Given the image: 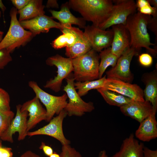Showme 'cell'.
<instances>
[{
  "mask_svg": "<svg viewBox=\"0 0 157 157\" xmlns=\"http://www.w3.org/2000/svg\"><path fill=\"white\" fill-rule=\"evenodd\" d=\"M70 8L80 13L86 21L98 27L109 17L113 10L111 0H70Z\"/></svg>",
  "mask_w": 157,
  "mask_h": 157,
  "instance_id": "cell-1",
  "label": "cell"
},
{
  "mask_svg": "<svg viewBox=\"0 0 157 157\" xmlns=\"http://www.w3.org/2000/svg\"><path fill=\"white\" fill-rule=\"evenodd\" d=\"M151 18V15L138 12L128 17L125 26L130 36V47L137 51L142 47L144 48L150 54L156 56L157 50L150 47L155 45L151 42L147 30L148 24Z\"/></svg>",
  "mask_w": 157,
  "mask_h": 157,
  "instance_id": "cell-2",
  "label": "cell"
},
{
  "mask_svg": "<svg viewBox=\"0 0 157 157\" xmlns=\"http://www.w3.org/2000/svg\"><path fill=\"white\" fill-rule=\"evenodd\" d=\"M99 55L92 49L85 54L72 59L73 76L77 81L99 79Z\"/></svg>",
  "mask_w": 157,
  "mask_h": 157,
  "instance_id": "cell-3",
  "label": "cell"
},
{
  "mask_svg": "<svg viewBox=\"0 0 157 157\" xmlns=\"http://www.w3.org/2000/svg\"><path fill=\"white\" fill-rule=\"evenodd\" d=\"M17 13L16 8H11L9 28L0 42V50L6 49L10 53L15 49L26 45L33 37L30 31L26 30L20 25L17 18Z\"/></svg>",
  "mask_w": 157,
  "mask_h": 157,
  "instance_id": "cell-4",
  "label": "cell"
},
{
  "mask_svg": "<svg viewBox=\"0 0 157 157\" xmlns=\"http://www.w3.org/2000/svg\"><path fill=\"white\" fill-rule=\"evenodd\" d=\"M66 79L67 84L63 90L66 92L68 101L64 110L67 115L81 117L86 113L92 111L94 109L93 103L83 101L76 91L73 74H71Z\"/></svg>",
  "mask_w": 157,
  "mask_h": 157,
  "instance_id": "cell-5",
  "label": "cell"
},
{
  "mask_svg": "<svg viewBox=\"0 0 157 157\" xmlns=\"http://www.w3.org/2000/svg\"><path fill=\"white\" fill-rule=\"evenodd\" d=\"M28 85L34 92L35 97L45 106L46 121L49 122L55 115H58L66 106L68 98L66 93L60 96L51 95L43 90L34 81H29Z\"/></svg>",
  "mask_w": 157,
  "mask_h": 157,
  "instance_id": "cell-6",
  "label": "cell"
},
{
  "mask_svg": "<svg viewBox=\"0 0 157 157\" xmlns=\"http://www.w3.org/2000/svg\"><path fill=\"white\" fill-rule=\"evenodd\" d=\"M46 63L48 65L55 66L57 70L56 76L47 81L44 87L58 92L61 90L63 79L66 78L73 71L72 59L57 54L48 57Z\"/></svg>",
  "mask_w": 157,
  "mask_h": 157,
  "instance_id": "cell-7",
  "label": "cell"
},
{
  "mask_svg": "<svg viewBox=\"0 0 157 157\" xmlns=\"http://www.w3.org/2000/svg\"><path fill=\"white\" fill-rule=\"evenodd\" d=\"M113 6L108 18L98 27L106 30L112 26L123 24L125 25L128 17L136 12L135 1L133 0H113Z\"/></svg>",
  "mask_w": 157,
  "mask_h": 157,
  "instance_id": "cell-8",
  "label": "cell"
},
{
  "mask_svg": "<svg viewBox=\"0 0 157 157\" xmlns=\"http://www.w3.org/2000/svg\"><path fill=\"white\" fill-rule=\"evenodd\" d=\"M138 51L130 47L118 58L115 66L106 73L107 78L118 79L130 83L133 79V75L130 69L131 61Z\"/></svg>",
  "mask_w": 157,
  "mask_h": 157,
  "instance_id": "cell-9",
  "label": "cell"
},
{
  "mask_svg": "<svg viewBox=\"0 0 157 157\" xmlns=\"http://www.w3.org/2000/svg\"><path fill=\"white\" fill-rule=\"evenodd\" d=\"M67 115V112L63 110L57 116L53 117L47 124L36 131L28 132L27 136L47 135L57 140L62 145L70 144V141L65 136L63 128V120Z\"/></svg>",
  "mask_w": 157,
  "mask_h": 157,
  "instance_id": "cell-10",
  "label": "cell"
},
{
  "mask_svg": "<svg viewBox=\"0 0 157 157\" xmlns=\"http://www.w3.org/2000/svg\"><path fill=\"white\" fill-rule=\"evenodd\" d=\"M21 106L20 104L16 106L15 116L13 119L7 129L1 137L0 139L1 140L13 143L14 142L13 135L17 132L18 133V140L19 141L24 140L27 136L28 113L26 111L21 112Z\"/></svg>",
  "mask_w": 157,
  "mask_h": 157,
  "instance_id": "cell-11",
  "label": "cell"
},
{
  "mask_svg": "<svg viewBox=\"0 0 157 157\" xmlns=\"http://www.w3.org/2000/svg\"><path fill=\"white\" fill-rule=\"evenodd\" d=\"M104 88L117 92L134 101H144L143 90L136 84H132L115 78H106Z\"/></svg>",
  "mask_w": 157,
  "mask_h": 157,
  "instance_id": "cell-12",
  "label": "cell"
},
{
  "mask_svg": "<svg viewBox=\"0 0 157 157\" xmlns=\"http://www.w3.org/2000/svg\"><path fill=\"white\" fill-rule=\"evenodd\" d=\"M84 34L89 41L92 49L100 52L104 49L110 47L112 42L113 33L112 30L101 29L93 25H88Z\"/></svg>",
  "mask_w": 157,
  "mask_h": 157,
  "instance_id": "cell-13",
  "label": "cell"
},
{
  "mask_svg": "<svg viewBox=\"0 0 157 157\" xmlns=\"http://www.w3.org/2000/svg\"><path fill=\"white\" fill-rule=\"evenodd\" d=\"M19 22L24 29L29 30L33 37L41 33H47L51 28H58L60 31L62 28V26L59 22L55 21L52 18L44 14Z\"/></svg>",
  "mask_w": 157,
  "mask_h": 157,
  "instance_id": "cell-14",
  "label": "cell"
},
{
  "mask_svg": "<svg viewBox=\"0 0 157 157\" xmlns=\"http://www.w3.org/2000/svg\"><path fill=\"white\" fill-rule=\"evenodd\" d=\"M119 108L121 112L124 115L139 123L151 115L154 111H156L154 110L150 102L145 100H133Z\"/></svg>",
  "mask_w": 157,
  "mask_h": 157,
  "instance_id": "cell-15",
  "label": "cell"
},
{
  "mask_svg": "<svg viewBox=\"0 0 157 157\" xmlns=\"http://www.w3.org/2000/svg\"><path fill=\"white\" fill-rule=\"evenodd\" d=\"M20 111L28 112L29 117L27 123L28 132L40 122L46 120V110L43 108L39 99L35 96L22 105Z\"/></svg>",
  "mask_w": 157,
  "mask_h": 157,
  "instance_id": "cell-16",
  "label": "cell"
},
{
  "mask_svg": "<svg viewBox=\"0 0 157 157\" xmlns=\"http://www.w3.org/2000/svg\"><path fill=\"white\" fill-rule=\"evenodd\" d=\"M112 27L113 37L110 47L111 51L119 58L130 47V36L125 25L120 24Z\"/></svg>",
  "mask_w": 157,
  "mask_h": 157,
  "instance_id": "cell-17",
  "label": "cell"
},
{
  "mask_svg": "<svg viewBox=\"0 0 157 157\" xmlns=\"http://www.w3.org/2000/svg\"><path fill=\"white\" fill-rule=\"evenodd\" d=\"M63 34L52 41L51 45L55 49L72 46L77 40L84 35V32L79 28L72 25H62Z\"/></svg>",
  "mask_w": 157,
  "mask_h": 157,
  "instance_id": "cell-18",
  "label": "cell"
},
{
  "mask_svg": "<svg viewBox=\"0 0 157 157\" xmlns=\"http://www.w3.org/2000/svg\"><path fill=\"white\" fill-rule=\"evenodd\" d=\"M144 146L131 133L124 140L119 151L110 157H143Z\"/></svg>",
  "mask_w": 157,
  "mask_h": 157,
  "instance_id": "cell-19",
  "label": "cell"
},
{
  "mask_svg": "<svg viewBox=\"0 0 157 157\" xmlns=\"http://www.w3.org/2000/svg\"><path fill=\"white\" fill-rule=\"evenodd\" d=\"M156 112L154 111L151 115L140 123L135 134V136L140 140L148 142L157 137Z\"/></svg>",
  "mask_w": 157,
  "mask_h": 157,
  "instance_id": "cell-20",
  "label": "cell"
},
{
  "mask_svg": "<svg viewBox=\"0 0 157 157\" xmlns=\"http://www.w3.org/2000/svg\"><path fill=\"white\" fill-rule=\"evenodd\" d=\"M68 2L63 4L60 10L56 11L50 10L52 18L58 19L61 25H72L74 24L82 28L86 27L85 21L83 18L76 17L71 12Z\"/></svg>",
  "mask_w": 157,
  "mask_h": 157,
  "instance_id": "cell-21",
  "label": "cell"
},
{
  "mask_svg": "<svg viewBox=\"0 0 157 157\" xmlns=\"http://www.w3.org/2000/svg\"><path fill=\"white\" fill-rule=\"evenodd\" d=\"M145 88L143 91L144 100L150 102L154 110L157 109V75L155 71L145 76Z\"/></svg>",
  "mask_w": 157,
  "mask_h": 157,
  "instance_id": "cell-22",
  "label": "cell"
},
{
  "mask_svg": "<svg viewBox=\"0 0 157 157\" xmlns=\"http://www.w3.org/2000/svg\"><path fill=\"white\" fill-rule=\"evenodd\" d=\"M41 0H30L23 8L17 10L19 15V21L27 20L40 15L44 14V6Z\"/></svg>",
  "mask_w": 157,
  "mask_h": 157,
  "instance_id": "cell-23",
  "label": "cell"
},
{
  "mask_svg": "<svg viewBox=\"0 0 157 157\" xmlns=\"http://www.w3.org/2000/svg\"><path fill=\"white\" fill-rule=\"evenodd\" d=\"M92 49L91 45L84 34L72 46L66 47L65 54L67 58L73 59L86 53Z\"/></svg>",
  "mask_w": 157,
  "mask_h": 157,
  "instance_id": "cell-24",
  "label": "cell"
},
{
  "mask_svg": "<svg viewBox=\"0 0 157 157\" xmlns=\"http://www.w3.org/2000/svg\"><path fill=\"white\" fill-rule=\"evenodd\" d=\"M106 102L110 105L120 107L133 100L119 93L104 88L97 89Z\"/></svg>",
  "mask_w": 157,
  "mask_h": 157,
  "instance_id": "cell-25",
  "label": "cell"
},
{
  "mask_svg": "<svg viewBox=\"0 0 157 157\" xmlns=\"http://www.w3.org/2000/svg\"><path fill=\"white\" fill-rule=\"evenodd\" d=\"M106 80V75L97 80L84 82L77 81L74 85L77 93L80 97L86 94L90 90L104 88Z\"/></svg>",
  "mask_w": 157,
  "mask_h": 157,
  "instance_id": "cell-26",
  "label": "cell"
},
{
  "mask_svg": "<svg viewBox=\"0 0 157 157\" xmlns=\"http://www.w3.org/2000/svg\"><path fill=\"white\" fill-rule=\"evenodd\" d=\"M99 57L101 59L99 67V79L102 77L106 69L109 66L112 67L116 65L118 58L112 53L110 47L105 49L100 52Z\"/></svg>",
  "mask_w": 157,
  "mask_h": 157,
  "instance_id": "cell-27",
  "label": "cell"
},
{
  "mask_svg": "<svg viewBox=\"0 0 157 157\" xmlns=\"http://www.w3.org/2000/svg\"><path fill=\"white\" fill-rule=\"evenodd\" d=\"M14 116V113L11 110H0V138L8 129Z\"/></svg>",
  "mask_w": 157,
  "mask_h": 157,
  "instance_id": "cell-28",
  "label": "cell"
},
{
  "mask_svg": "<svg viewBox=\"0 0 157 157\" xmlns=\"http://www.w3.org/2000/svg\"><path fill=\"white\" fill-rule=\"evenodd\" d=\"M10 98L8 93L0 88V110L7 111L10 110Z\"/></svg>",
  "mask_w": 157,
  "mask_h": 157,
  "instance_id": "cell-29",
  "label": "cell"
},
{
  "mask_svg": "<svg viewBox=\"0 0 157 157\" xmlns=\"http://www.w3.org/2000/svg\"><path fill=\"white\" fill-rule=\"evenodd\" d=\"M60 157H83L80 153L69 144L62 145Z\"/></svg>",
  "mask_w": 157,
  "mask_h": 157,
  "instance_id": "cell-30",
  "label": "cell"
},
{
  "mask_svg": "<svg viewBox=\"0 0 157 157\" xmlns=\"http://www.w3.org/2000/svg\"><path fill=\"white\" fill-rule=\"evenodd\" d=\"M12 60L10 53L7 49L0 50V70L5 67Z\"/></svg>",
  "mask_w": 157,
  "mask_h": 157,
  "instance_id": "cell-31",
  "label": "cell"
},
{
  "mask_svg": "<svg viewBox=\"0 0 157 157\" xmlns=\"http://www.w3.org/2000/svg\"><path fill=\"white\" fill-rule=\"evenodd\" d=\"M137 10L142 14L151 15L152 17H157V8L150 4L145 6Z\"/></svg>",
  "mask_w": 157,
  "mask_h": 157,
  "instance_id": "cell-32",
  "label": "cell"
},
{
  "mask_svg": "<svg viewBox=\"0 0 157 157\" xmlns=\"http://www.w3.org/2000/svg\"><path fill=\"white\" fill-rule=\"evenodd\" d=\"M138 60L141 65L145 67L150 66L153 62L151 56L148 53H143L140 55L139 56Z\"/></svg>",
  "mask_w": 157,
  "mask_h": 157,
  "instance_id": "cell-33",
  "label": "cell"
},
{
  "mask_svg": "<svg viewBox=\"0 0 157 157\" xmlns=\"http://www.w3.org/2000/svg\"><path fill=\"white\" fill-rule=\"evenodd\" d=\"M13 155L12 148L3 147L2 140L0 139V157H13Z\"/></svg>",
  "mask_w": 157,
  "mask_h": 157,
  "instance_id": "cell-34",
  "label": "cell"
},
{
  "mask_svg": "<svg viewBox=\"0 0 157 157\" xmlns=\"http://www.w3.org/2000/svg\"><path fill=\"white\" fill-rule=\"evenodd\" d=\"M147 28L154 33L157 38V17H152L151 20L148 24Z\"/></svg>",
  "mask_w": 157,
  "mask_h": 157,
  "instance_id": "cell-35",
  "label": "cell"
},
{
  "mask_svg": "<svg viewBox=\"0 0 157 157\" xmlns=\"http://www.w3.org/2000/svg\"><path fill=\"white\" fill-rule=\"evenodd\" d=\"M30 0H11L13 5L17 10H20L23 8L30 2Z\"/></svg>",
  "mask_w": 157,
  "mask_h": 157,
  "instance_id": "cell-36",
  "label": "cell"
},
{
  "mask_svg": "<svg viewBox=\"0 0 157 157\" xmlns=\"http://www.w3.org/2000/svg\"><path fill=\"white\" fill-rule=\"evenodd\" d=\"M143 157H157V150H152L144 146Z\"/></svg>",
  "mask_w": 157,
  "mask_h": 157,
  "instance_id": "cell-37",
  "label": "cell"
},
{
  "mask_svg": "<svg viewBox=\"0 0 157 157\" xmlns=\"http://www.w3.org/2000/svg\"><path fill=\"white\" fill-rule=\"evenodd\" d=\"M39 149H42L44 154L49 156L53 153L52 148L51 147L46 145L44 142H42Z\"/></svg>",
  "mask_w": 157,
  "mask_h": 157,
  "instance_id": "cell-38",
  "label": "cell"
},
{
  "mask_svg": "<svg viewBox=\"0 0 157 157\" xmlns=\"http://www.w3.org/2000/svg\"><path fill=\"white\" fill-rule=\"evenodd\" d=\"M46 7L47 8H58L59 5L57 0H49L47 1Z\"/></svg>",
  "mask_w": 157,
  "mask_h": 157,
  "instance_id": "cell-39",
  "label": "cell"
},
{
  "mask_svg": "<svg viewBox=\"0 0 157 157\" xmlns=\"http://www.w3.org/2000/svg\"><path fill=\"white\" fill-rule=\"evenodd\" d=\"M19 157H42L32 151L28 150L26 151Z\"/></svg>",
  "mask_w": 157,
  "mask_h": 157,
  "instance_id": "cell-40",
  "label": "cell"
},
{
  "mask_svg": "<svg viewBox=\"0 0 157 157\" xmlns=\"http://www.w3.org/2000/svg\"><path fill=\"white\" fill-rule=\"evenodd\" d=\"M0 8L1 9L3 15L4 22H5L4 19V13L6 10V8L3 3L2 0H0Z\"/></svg>",
  "mask_w": 157,
  "mask_h": 157,
  "instance_id": "cell-41",
  "label": "cell"
},
{
  "mask_svg": "<svg viewBox=\"0 0 157 157\" xmlns=\"http://www.w3.org/2000/svg\"><path fill=\"white\" fill-rule=\"evenodd\" d=\"M150 5L152 6L153 7L157 8V0H148Z\"/></svg>",
  "mask_w": 157,
  "mask_h": 157,
  "instance_id": "cell-42",
  "label": "cell"
},
{
  "mask_svg": "<svg viewBox=\"0 0 157 157\" xmlns=\"http://www.w3.org/2000/svg\"><path fill=\"white\" fill-rule=\"evenodd\" d=\"M99 157H108L105 150L101 151L99 153Z\"/></svg>",
  "mask_w": 157,
  "mask_h": 157,
  "instance_id": "cell-43",
  "label": "cell"
},
{
  "mask_svg": "<svg viewBox=\"0 0 157 157\" xmlns=\"http://www.w3.org/2000/svg\"><path fill=\"white\" fill-rule=\"evenodd\" d=\"M49 157H60V155L54 152Z\"/></svg>",
  "mask_w": 157,
  "mask_h": 157,
  "instance_id": "cell-44",
  "label": "cell"
},
{
  "mask_svg": "<svg viewBox=\"0 0 157 157\" xmlns=\"http://www.w3.org/2000/svg\"><path fill=\"white\" fill-rule=\"evenodd\" d=\"M1 12L0 10V18L1 17ZM4 33V32L1 31H0V35H3Z\"/></svg>",
  "mask_w": 157,
  "mask_h": 157,
  "instance_id": "cell-45",
  "label": "cell"
},
{
  "mask_svg": "<svg viewBox=\"0 0 157 157\" xmlns=\"http://www.w3.org/2000/svg\"><path fill=\"white\" fill-rule=\"evenodd\" d=\"M3 35H0V42L3 39Z\"/></svg>",
  "mask_w": 157,
  "mask_h": 157,
  "instance_id": "cell-46",
  "label": "cell"
}]
</instances>
